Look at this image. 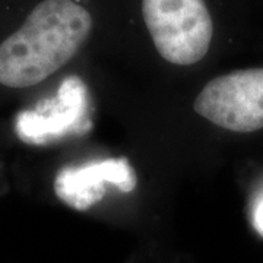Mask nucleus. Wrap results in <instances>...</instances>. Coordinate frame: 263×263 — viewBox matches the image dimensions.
I'll return each instance as SVG.
<instances>
[{"instance_id": "nucleus-1", "label": "nucleus", "mask_w": 263, "mask_h": 263, "mask_svg": "<svg viewBox=\"0 0 263 263\" xmlns=\"http://www.w3.org/2000/svg\"><path fill=\"white\" fill-rule=\"evenodd\" d=\"M94 19L76 0H40L0 41V84L22 89L46 81L82 48Z\"/></svg>"}, {"instance_id": "nucleus-2", "label": "nucleus", "mask_w": 263, "mask_h": 263, "mask_svg": "<svg viewBox=\"0 0 263 263\" xmlns=\"http://www.w3.org/2000/svg\"><path fill=\"white\" fill-rule=\"evenodd\" d=\"M142 18L165 62L192 66L208 54L214 19L205 0H142Z\"/></svg>"}, {"instance_id": "nucleus-3", "label": "nucleus", "mask_w": 263, "mask_h": 263, "mask_svg": "<svg viewBox=\"0 0 263 263\" xmlns=\"http://www.w3.org/2000/svg\"><path fill=\"white\" fill-rule=\"evenodd\" d=\"M199 116L238 133L263 129V67L235 70L209 81L195 100Z\"/></svg>"}, {"instance_id": "nucleus-4", "label": "nucleus", "mask_w": 263, "mask_h": 263, "mask_svg": "<svg viewBox=\"0 0 263 263\" xmlns=\"http://www.w3.org/2000/svg\"><path fill=\"white\" fill-rule=\"evenodd\" d=\"M89 94L76 75L62 81L54 97L22 110L15 119V133L28 145H50L89 129Z\"/></svg>"}, {"instance_id": "nucleus-5", "label": "nucleus", "mask_w": 263, "mask_h": 263, "mask_svg": "<svg viewBox=\"0 0 263 263\" xmlns=\"http://www.w3.org/2000/svg\"><path fill=\"white\" fill-rule=\"evenodd\" d=\"M111 186L124 193L136 187L135 170L126 158H108L78 167H63L54 179L56 196L76 211L94 206Z\"/></svg>"}, {"instance_id": "nucleus-6", "label": "nucleus", "mask_w": 263, "mask_h": 263, "mask_svg": "<svg viewBox=\"0 0 263 263\" xmlns=\"http://www.w3.org/2000/svg\"><path fill=\"white\" fill-rule=\"evenodd\" d=\"M253 226L259 231V234L263 235V200L259 202L253 211Z\"/></svg>"}]
</instances>
